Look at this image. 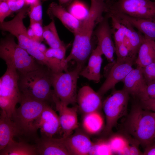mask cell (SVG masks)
Returning <instances> with one entry per match:
<instances>
[{"mask_svg": "<svg viewBox=\"0 0 155 155\" xmlns=\"http://www.w3.org/2000/svg\"><path fill=\"white\" fill-rule=\"evenodd\" d=\"M87 15L82 20L78 30L73 34L74 39L71 51L66 58L67 63L73 61L76 66L82 69L93 50L92 38L96 25L107 11L108 4L104 0H90Z\"/></svg>", "mask_w": 155, "mask_h": 155, "instance_id": "6da1fadb", "label": "cell"}, {"mask_svg": "<svg viewBox=\"0 0 155 155\" xmlns=\"http://www.w3.org/2000/svg\"><path fill=\"white\" fill-rule=\"evenodd\" d=\"M19 85L22 94L47 102L53 100L51 71L47 67L19 74Z\"/></svg>", "mask_w": 155, "mask_h": 155, "instance_id": "7a4b0ae2", "label": "cell"}, {"mask_svg": "<svg viewBox=\"0 0 155 155\" xmlns=\"http://www.w3.org/2000/svg\"><path fill=\"white\" fill-rule=\"evenodd\" d=\"M20 103V106L16 108L11 118L16 127L18 136L27 138L35 137L33 123L47 102L22 94Z\"/></svg>", "mask_w": 155, "mask_h": 155, "instance_id": "3957f363", "label": "cell"}, {"mask_svg": "<svg viewBox=\"0 0 155 155\" xmlns=\"http://www.w3.org/2000/svg\"><path fill=\"white\" fill-rule=\"evenodd\" d=\"M0 57L7 67L16 69L22 74L40 67L35 60L16 42L14 36L8 35L1 40Z\"/></svg>", "mask_w": 155, "mask_h": 155, "instance_id": "277c9868", "label": "cell"}, {"mask_svg": "<svg viewBox=\"0 0 155 155\" xmlns=\"http://www.w3.org/2000/svg\"><path fill=\"white\" fill-rule=\"evenodd\" d=\"M126 123L128 132L138 142L147 146L155 135L154 113L144 110L140 106H135Z\"/></svg>", "mask_w": 155, "mask_h": 155, "instance_id": "5b68a950", "label": "cell"}, {"mask_svg": "<svg viewBox=\"0 0 155 155\" xmlns=\"http://www.w3.org/2000/svg\"><path fill=\"white\" fill-rule=\"evenodd\" d=\"M19 77L16 69L7 67L6 71L0 78V107L11 118L16 104L20 103L21 98Z\"/></svg>", "mask_w": 155, "mask_h": 155, "instance_id": "8992f818", "label": "cell"}, {"mask_svg": "<svg viewBox=\"0 0 155 155\" xmlns=\"http://www.w3.org/2000/svg\"><path fill=\"white\" fill-rule=\"evenodd\" d=\"M82 70L76 67L71 71L59 73L51 71L52 85L54 93L67 106L76 102L78 80Z\"/></svg>", "mask_w": 155, "mask_h": 155, "instance_id": "52a82bcc", "label": "cell"}, {"mask_svg": "<svg viewBox=\"0 0 155 155\" xmlns=\"http://www.w3.org/2000/svg\"><path fill=\"white\" fill-rule=\"evenodd\" d=\"M106 13L123 14L134 18L155 19V1L150 0H118L108 2Z\"/></svg>", "mask_w": 155, "mask_h": 155, "instance_id": "ba28073f", "label": "cell"}, {"mask_svg": "<svg viewBox=\"0 0 155 155\" xmlns=\"http://www.w3.org/2000/svg\"><path fill=\"white\" fill-rule=\"evenodd\" d=\"M129 98V94L123 89L114 90L104 101L103 107L106 120L105 133H110L119 119L125 115Z\"/></svg>", "mask_w": 155, "mask_h": 155, "instance_id": "9c48e42d", "label": "cell"}, {"mask_svg": "<svg viewBox=\"0 0 155 155\" xmlns=\"http://www.w3.org/2000/svg\"><path fill=\"white\" fill-rule=\"evenodd\" d=\"M28 9L22 8L11 20L0 23V29L7 31L15 36L18 40V44L28 53L37 49L40 42H34L30 38L25 26L23 19L28 13Z\"/></svg>", "mask_w": 155, "mask_h": 155, "instance_id": "30bf717a", "label": "cell"}, {"mask_svg": "<svg viewBox=\"0 0 155 155\" xmlns=\"http://www.w3.org/2000/svg\"><path fill=\"white\" fill-rule=\"evenodd\" d=\"M36 135L40 129L42 137H53L61 128L59 116L47 104L34 122L33 127Z\"/></svg>", "mask_w": 155, "mask_h": 155, "instance_id": "8fae6325", "label": "cell"}, {"mask_svg": "<svg viewBox=\"0 0 155 155\" xmlns=\"http://www.w3.org/2000/svg\"><path fill=\"white\" fill-rule=\"evenodd\" d=\"M106 14L97 25L94 34L98 41L97 45L109 62H113L115 46L112 37V32Z\"/></svg>", "mask_w": 155, "mask_h": 155, "instance_id": "7c38bea8", "label": "cell"}, {"mask_svg": "<svg viewBox=\"0 0 155 155\" xmlns=\"http://www.w3.org/2000/svg\"><path fill=\"white\" fill-rule=\"evenodd\" d=\"M52 98L56 109L59 113L61 128L63 133V137H66L71 135L78 127V108L76 106L68 107L61 101L54 92Z\"/></svg>", "mask_w": 155, "mask_h": 155, "instance_id": "4fadbf2b", "label": "cell"}, {"mask_svg": "<svg viewBox=\"0 0 155 155\" xmlns=\"http://www.w3.org/2000/svg\"><path fill=\"white\" fill-rule=\"evenodd\" d=\"M122 82L124 84L123 89L129 95L137 98L140 101L149 98L147 92V85L144 78L142 68L137 67L133 68Z\"/></svg>", "mask_w": 155, "mask_h": 155, "instance_id": "5bb4252c", "label": "cell"}, {"mask_svg": "<svg viewBox=\"0 0 155 155\" xmlns=\"http://www.w3.org/2000/svg\"><path fill=\"white\" fill-rule=\"evenodd\" d=\"M133 62L116 61L113 64L106 79L97 92L102 96L111 89L113 88L117 84L123 82L127 74L133 69Z\"/></svg>", "mask_w": 155, "mask_h": 155, "instance_id": "9a60e30c", "label": "cell"}, {"mask_svg": "<svg viewBox=\"0 0 155 155\" xmlns=\"http://www.w3.org/2000/svg\"><path fill=\"white\" fill-rule=\"evenodd\" d=\"M101 96L89 86H85L79 90L77 102L78 107L84 114L98 111L102 105Z\"/></svg>", "mask_w": 155, "mask_h": 155, "instance_id": "2e32d148", "label": "cell"}, {"mask_svg": "<svg viewBox=\"0 0 155 155\" xmlns=\"http://www.w3.org/2000/svg\"><path fill=\"white\" fill-rule=\"evenodd\" d=\"M38 155H71L62 138L42 137L35 140Z\"/></svg>", "mask_w": 155, "mask_h": 155, "instance_id": "e0dca14e", "label": "cell"}, {"mask_svg": "<svg viewBox=\"0 0 155 155\" xmlns=\"http://www.w3.org/2000/svg\"><path fill=\"white\" fill-rule=\"evenodd\" d=\"M47 13L51 19H58L63 25L73 34L78 30L81 23L62 5L53 2L49 5Z\"/></svg>", "mask_w": 155, "mask_h": 155, "instance_id": "ac0fdd59", "label": "cell"}, {"mask_svg": "<svg viewBox=\"0 0 155 155\" xmlns=\"http://www.w3.org/2000/svg\"><path fill=\"white\" fill-rule=\"evenodd\" d=\"M61 138L71 155H89L93 144L87 135L82 132Z\"/></svg>", "mask_w": 155, "mask_h": 155, "instance_id": "d6986e66", "label": "cell"}, {"mask_svg": "<svg viewBox=\"0 0 155 155\" xmlns=\"http://www.w3.org/2000/svg\"><path fill=\"white\" fill-rule=\"evenodd\" d=\"M103 54L99 47L97 46L93 49L88 59L86 66L81 71L80 75L89 80L99 82L100 80V73L102 62Z\"/></svg>", "mask_w": 155, "mask_h": 155, "instance_id": "ffe728a7", "label": "cell"}, {"mask_svg": "<svg viewBox=\"0 0 155 155\" xmlns=\"http://www.w3.org/2000/svg\"><path fill=\"white\" fill-rule=\"evenodd\" d=\"M66 47L58 48L50 47L44 53L46 58L47 67L53 72L68 71V63L65 57Z\"/></svg>", "mask_w": 155, "mask_h": 155, "instance_id": "44dd1931", "label": "cell"}, {"mask_svg": "<svg viewBox=\"0 0 155 155\" xmlns=\"http://www.w3.org/2000/svg\"><path fill=\"white\" fill-rule=\"evenodd\" d=\"M115 16L119 18L124 29L125 38L124 43L133 57L136 59L138 50L144 40V36L139 31H136L134 27L127 21Z\"/></svg>", "mask_w": 155, "mask_h": 155, "instance_id": "7402d4cb", "label": "cell"}, {"mask_svg": "<svg viewBox=\"0 0 155 155\" xmlns=\"http://www.w3.org/2000/svg\"><path fill=\"white\" fill-rule=\"evenodd\" d=\"M107 13L126 20L145 36L155 41V19L136 18L121 13Z\"/></svg>", "mask_w": 155, "mask_h": 155, "instance_id": "603a6c76", "label": "cell"}, {"mask_svg": "<svg viewBox=\"0 0 155 155\" xmlns=\"http://www.w3.org/2000/svg\"><path fill=\"white\" fill-rule=\"evenodd\" d=\"M18 133L13 121L6 112L1 110L0 116V150L4 148Z\"/></svg>", "mask_w": 155, "mask_h": 155, "instance_id": "cb8c5ba5", "label": "cell"}, {"mask_svg": "<svg viewBox=\"0 0 155 155\" xmlns=\"http://www.w3.org/2000/svg\"><path fill=\"white\" fill-rule=\"evenodd\" d=\"M137 54L134 62L137 67L143 68L155 62V41L144 36Z\"/></svg>", "mask_w": 155, "mask_h": 155, "instance_id": "d4e9b609", "label": "cell"}, {"mask_svg": "<svg viewBox=\"0 0 155 155\" xmlns=\"http://www.w3.org/2000/svg\"><path fill=\"white\" fill-rule=\"evenodd\" d=\"M35 145L24 141L19 142L14 140L0 150V155H38Z\"/></svg>", "mask_w": 155, "mask_h": 155, "instance_id": "484cf974", "label": "cell"}, {"mask_svg": "<svg viewBox=\"0 0 155 155\" xmlns=\"http://www.w3.org/2000/svg\"><path fill=\"white\" fill-rule=\"evenodd\" d=\"M103 119L98 111L85 114L82 122L84 128L90 134L97 133L103 125Z\"/></svg>", "mask_w": 155, "mask_h": 155, "instance_id": "4316f807", "label": "cell"}, {"mask_svg": "<svg viewBox=\"0 0 155 155\" xmlns=\"http://www.w3.org/2000/svg\"><path fill=\"white\" fill-rule=\"evenodd\" d=\"M43 27V37L50 47L58 48L66 46L60 39L55 25L54 19Z\"/></svg>", "mask_w": 155, "mask_h": 155, "instance_id": "83f0119b", "label": "cell"}, {"mask_svg": "<svg viewBox=\"0 0 155 155\" xmlns=\"http://www.w3.org/2000/svg\"><path fill=\"white\" fill-rule=\"evenodd\" d=\"M28 13L30 22L42 24V8L40 0H36L30 5Z\"/></svg>", "mask_w": 155, "mask_h": 155, "instance_id": "f1b7e54d", "label": "cell"}, {"mask_svg": "<svg viewBox=\"0 0 155 155\" xmlns=\"http://www.w3.org/2000/svg\"><path fill=\"white\" fill-rule=\"evenodd\" d=\"M115 53L117 56L116 61L125 62L128 61L134 63L135 61L128 48L123 43L115 45Z\"/></svg>", "mask_w": 155, "mask_h": 155, "instance_id": "f546056e", "label": "cell"}, {"mask_svg": "<svg viewBox=\"0 0 155 155\" xmlns=\"http://www.w3.org/2000/svg\"><path fill=\"white\" fill-rule=\"evenodd\" d=\"M113 153L108 142L100 140L93 143L89 155H111Z\"/></svg>", "mask_w": 155, "mask_h": 155, "instance_id": "4dcf8cb0", "label": "cell"}, {"mask_svg": "<svg viewBox=\"0 0 155 155\" xmlns=\"http://www.w3.org/2000/svg\"><path fill=\"white\" fill-rule=\"evenodd\" d=\"M113 152L119 154L127 145L125 140L123 137L114 136L111 138L108 141Z\"/></svg>", "mask_w": 155, "mask_h": 155, "instance_id": "1f68e13d", "label": "cell"}, {"mask_svg": "<svg viewBox=\"0 0 155 155\" xmlns=\"http://www.w3.org/2000/svg\"><path fill=\"white\" fill-rule=\"evenodd\" d=\"M142 68L147 84L155 83V62Z\"/></svg>", "mask_w": 155, "mask_h": 155, "instance_id": "d6a6232c", "label": "cell"}, {"mask_svg": "<svg viewBox=\"0 0 155 155\" xmlns=\"http://www.w3.org/2000/svg\"><path fill=\"white\" fill-rule=\"evenodd\" d=\"M29 27L33 30L36 41L41 43L44 39L42 24L37 22H30Z\"/></svg>", "mask_w": 155, "mask_h": 155, "instance_id": "836d02e7", "label": "cell"}, {"mask_svg": "<svg viewBox=\"0 0 155 155\" xmlns=\"http://www.w3.org/2000/svg\"><path fill=\"white\" fill-rule=\"evenodd\" d=\"M13 12L10 9L5 1H0V22L4 21L5 19Z\"/></svg>", "mask_w": 155, "mask_h": 155, "instance_id": "e575fe53", "label": "cell"}, {"mask_svg": "<svg viewBox=\"0 0 155 155\" xmlns=\"http://www.w3.org/2000/svg\"><path fill=\"white\" fill-rule=\"evenodd\" d=\"M5 1L13 12L20 10L25 5V0H6Z\"/></svg>", "mask_w": 155, "mask_h": 155, "instance_id": "d590c367", "label": "cell"}, {"mask_svg": "<svg viewBox=\"0 0 155 155\" xmlns=\"http://www.w3.org/2000/svg\"><path fill=\"white\" fill-rule=\"evenodd\" d=\"M119 154L124 155H142L143 154L140 151L135 145L128 146L127 145Z\"/></svg>", "mask_w": 155, "mask_h": 155, "instance_id": "8d00e7d4", "label": "cell"}, {"mask_svg": "<svg viewBox=\"0 0 155 155\" xmlns=\"http://www.w3.org/2000/svg\"><path fill=\"white\" fill-rule=\"evenodd\" d=\"M140 106L146 110H150L155 113V98L148 99L140 101Z\"/></svg>", "mask_w": 155, "mask_h": 155, "instance_id": "74e56055", "label": "cell"}, {"mask_svg": "<svg viewBox=\"0 0 155 155\" xmlns=\"http://www.w3.org/2000/svg\"><path fill=\"white\" fill-rule=\"evenodd\" d=\"M147 92L149 98H155V83L147 85Z\"/></svg>", "mask_w": 155, "mask_h": 155, "instance_id": "f35d334b", "label": "cell"}, {"mask_svg": "<svg viewBox=\"0 0 155 155\" xmlns=\"http://www.w3.org/2000/svg\"><path fill=\"white\" fill-rule=\"evenodd\" d=\"M143 155H155V145L147 146Z\"/></svg>", "mask_w": 155, "mask_h": 155, "instance_id": "ab89813d", "label": "cell"}, {"mask_svg": "<svg viewBox=\"0 0 155 155\" xmlns=\"http://www.w3.org/2000/svg\"><path fill=\"white\" fill-rule=\"evenodd\" d=\"M59 4L61 5L70 3L75 0H58Z\"/></svg>", "mask_w": 155, "mask_h": 155, "instance_id": "60d3db41", "label": "cell"}, {"mask_svg": "<svg viewBox=\"0 0 155 155\" xmlns=\"http://www.w3.org/2000/svg\"><path fill=\"white\" fill-rule=\"evenodd\" d=\"M36 0H25V5H30Z\"/></svg>", "mask_w": 155, "mask_h": 155, "instance_id": "b9f144b4", "label": "cell"}, {"mask_svg": "<svg viewBox=\"0 0 155 155\" xmlns=\"http://www.w3.org/2000/svg\"><path fill=\"white\" fill-rule=\"evenodd\" d=\"M106 2H110L113 0H104Z\"/></svg>", "mask_w": 155, "mask_h": 155, "instance_id": "7bdbcfd3", "label": "cell"}, {"mask_svg": "<svg viewBox=\"0 0 155 155\" xmlns=\"http://www.w3.org/2000/svg\"><path fill=\"white\" fill-rule=\"evenodd\" d=\"M0 1H6V0H0Z\"/></svg>", "mask_w": 155, "mask_h": 155, "instance_id": "ee69618b", "label": "cell"}, {"mask_svg": "<svg viewBox=\"0 0 155 155\" xmlns=\"http://www.w3.org/2000/svg\"><path fill=\"white\" fill-rule=\"evenodd\" d=\"M154 115H155V113H154Z\"/></svg>", "mask_w": 155, "mask_h": 155, "instance_id": "f6af8a7d", "label": "cell"}, {"mask_svg": "<svg viewBox=\"0 0 155 155\" xmlns=\"http://www.w3.org/2000/svg\"><path fill=\"white\" fill-rule=\"evenodd\" d=\"M154 0V1H155V0Z\"/></svg>", "mask_w": 155, "mask_h": 155, "instance_id": "bcb514c9", "label": "cell"}, {"mask_svg": "<svg viewBox=\"0 0 155 155\" xmlns=\"http://www.w3.org/2000/svg\"></svg>", "mask_w": 155, "mask_h": 155, "instance_id": "7dc6e473", "label": "cell"}]
</instances>
